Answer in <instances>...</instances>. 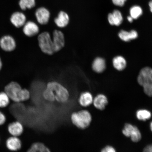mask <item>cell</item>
<instances>
[{
  "mask_svg": "<svg viewBox=\"0 0 152 152\" xmlns=\"http://www.w3.org/2000/svg\"><path fill=\"white\" fill-rule=\"evenodd\" d=\"M92 117L90 112L86 110H80L72 114L71 120L78 128L84 130L90 126Z\"/></svg>",
  "mask_w": 152,
  "mask_h": 152,
  "instance_id": "6da1fadb",
  "label": "cell"
},
{
  "mask_svg": "<svg viewBox=\"0 0 152 152\" xmlns=\"http://www.w3.org/2000/svg\"><path fill=\"white\" fill-rule=\"evenodd\" d=\"M46 87L52 91L56 100L59 103H65L69 99V94L67 89L58 82H49Z\"/></svg>",
  "mask_w": 152,
  "mask_h": 152,
  "instance_id": "7a4b0ae2",
  "label": "cell"
},
{
  "mask_svg": "<svg viewBox=\"0 0 152 152\" xmlns=\"http://www.w3.org/2000/svg\"><path fill=\"white\" fill-rule=\"evenodd\" d=\"M38 41L40 48L44 53L49 56L54 54L52 39L48 32H44L40 34Z\"/></svg>",
  "mask_w": 152,
  "mask_h": 152,
  "instance_id": "3957f363",
  "label": "cell"
},
{
  "mask_svg": "<svg viewBox=\"0 0 152 152\" xmlns=\"http://www.w3.org/2000/svg\"><path fill=\"white\" fill-rule=\"evenodd\" d=\"M22 89L21 86L18 83L12 81L6 86L4 91L10 99L15 102H20L19 96Z\"/></svg>",
  "mask_w": 152,
  "mask_h": 152,
  "instance_id": "277c9868",
  "label": "cell"
},
{
  "mask_svg": "<svg viewBox=\"0 0 152 152\" xmlns=\"http://www.w3.org/2000/svg\"><path fill=\"white\" fill-rule=\"evenodd\" d=\"M123 134L126 137H130L132 141L137 142L141 139V133L136 126L130 124H126L122 131Z\"/></svg>",
  "mask_w": 152,
  "mask_h": 152,
  "instance_id": "5b68a950",
  "label": "cell"
},
{
  "mask_svg": "<svg viewBox=\"0 0 152 152\" xmlns=\"http://www.w3.org/2000/svg\"><path fill=\"white\" fill-rule=\"evenodd\" d=\"M52 40L55 53L61 50L65 45V38L64 34L60 30H55L53 32Z\"/></svg>",
  "mask_w": 152,
  "mask_h": 152,
  "instance_id": "8992f818",
  "label": "cell"
},
{
  "mask_svg": "<svg viewBox=\"0 0 152 152\" xmlns=\"http://www.w3.org/2000/svg\"><path fill=\"white\" fill-rule=\"evenodd\" d=\"M0 47L5 52H12L16 48V41L12 36L5 35L0 39Z\"/></svg>",
  "mask_w": 152,
  "mask_h": 152,
  "instance_id": "52a82bcc",
  "label": "cell"
},
{
  "mask_svg": "<svg viewBox=\"0 0 152 152\" xmlns=\"http://www.w3.org/2000/svg\"><path fill=\"white\" fill-rule=\"evenodd\" d=\"M35 15L37 21L39 24L44 25L48 23L50 14L48 10L45 7L38 8L36 11Z\"/></svg>",
  "mask_w": 152,
  "mask_h": 152,
  "instance_id": "ba28073f",
  "label": "cell"
},
{
  "mask_svg": "<svg viewBox=\"0 0 152 152\" xmlns=\"http://www.w3.org/2000/svg\"><path fill=\"white\" fill-rule=\"evenodd\" d=\"M23 27V31L25 35L28 37H34L39 33V26L35 23L31 21L26 22Z\"/></svg>",
  "mask_w": 152,
  "mask_h": 152,
  "instance_id": "9c48e42d",
  "label": "cell"
},
{
  "mask_svg": "<svg viewBox=\"0 0 152 152\" xmlns=\"http://www.w3.org/2000/svg\"><path fill=\"white\" fill-rule=\"evenodd\" d=\"M26 15L20 12L13 13L10 19L11 23L17 28L23 26L26 22Z\"/></svg>",
  "mask_w": 152,
  "mask_h": 152,
  "instance_id": "30bf717a",
  "label": "cell"
},
{
  "mask_svg": "<svg viewBox=\"0 0 152 152\" xmlns=\"http://www.w3.org/2000/svg\"><path fill=\"white\" fill-rule=\"evenodd\" d=\"M107 19L110 25L116 26L121 25L123 20L122 14L118 10H115L113 12L110 13L108 15Z\"/></svg>",
  "mask_w": 152,
  "mask_h": 152,
  "instance_id": "8fae6325",
  "label": "cell"
},
{
  "mask_svg": "<svg viewBox=\"0 0 152 152\" xmlns=\"http://www.w3.org/2000/svg\"><path fill=\"white\" fill-rule=\"evenodd\" d=\"M8 131L11 135L18 137L23 133V126L20 121H14L10 124L8 125Z\"/></svg>",
  "mask_w": 152,
  "mask_h": 152,
  "instance_id": "7c38bea8",
  "label": "cell"
},
{
  "mask_svg": "<svg viewBox=\"0 0 152 152\" xmlns=\"http://www.w3.org/2000/svg\"><path fill=\"white\" fill-rule=\"evenodd\" d=\"M7 149L11 151H17L22 147V142L18 137L13 136L9 138L6 142Z\"/></svg>",
  "mask_w": 152,
  "mask_h": 152,
  "instance_id": "4fadbf2b",
  "label": "cell"
},
{
  "mask_svg": "<svg viewBox=\"0 0 152 152\" xmlns=\"http://www.w3.org/2000/svg\"><path fill=\"white\" fill-rule=\"evenodd\" d=\"M152 78V68L144 67L141 70L139 74L137 80L139 84L142 86Z\"/></svg>",
  "mask_w": 152,
  "mask_h": 152,
  "instance_id": "5bb4252c",
  "label": "cell"
},
{
  "mask_svg": "<svg viewBox=\"0 0 152 152\" xmlns=\"http://www.w3.org/2000/svg\"><path fill=\"white\" fill-rule=\"evenodd\" d=\"M69 15L64 11H61L59 13L58 16L54 20L55 23L58 27L64 28L69 23Z\"/></svg>",
  "mask_w": 152,
  "mask_h": 152,
  "instance_id": "9a60e30c",
  "label": "cell"
},
{
  "mask_svg": "<svg viewBox=\"0 0 152 152\" xmlns=\"http://www.w3.org/2000/svg\"><path fill=\"white\" fill-rule=\"evenodd\" d=\"M93 103L96 109L103 110L105 109L106 106L107 105L108 100L107 98L104 95L99 94L94 99Z\"/></svg>",
  "mask_w": 152,
  "mask_h": 152,
  "instance_id": "2e32d148",
  "label": "cell"
},
{
  "mask_svg": "<svg viewBox=\"0 0 152 152\" xmlns=\"http://www.w3.org/2000/svg\"><path fill=\"white\" fill-rule=\"evenodd\" d=\"M94 98L91 93L86 92L82 93L79 98V103L83 107H87L93 103Z\"/></svg>",
  "mask_w": 152,
  "mask_h": 152,
  "instance_id": "e0dca14e",
  "label": "cell"
},
{
  "mask_svg": "<svg viewBox=\"0 0 152 152\" xmlns=\"http://www.w3.org/2000/svg\"><path fill=\"white\" fill-rule=\"evenodd\" d=\"M118 37L122 41L129 42L136 39L138 37V34L135 30H132L130 31L121 30L118 33Z\"/></svg>",
  "mask_w": 152,
  "mask_h": 152,
  "instance_id": "ac0fdd59",
  "label": "cell"
},
{
  "mask_svg": "<svg viewBox=\"0 0 152 152\" xmlns=\"http://www.w3.org/2000/svg\"><path fill=\"white\" fill-rule=\"evenodd\" d=\"M106 67V62L103 58L98 57L95 58L93 62L92 69L97 73H102L105 70Z\"/></svg>",
  "mask_w": 152,
  "mask_h": 152,
  "instance_id": "d6986e66",
  "label": "cell"
},
{
  "mask_svg": "<svg viewBox=\"0 0 152 152\" xmlns=\"http://www.w3.org/2000/svg\"><path fill=\"white\" fill-rule=\"evenodd\" d=\"M114 67L118 71H123L126 68L127 62L125 59L121 56H118L114 58L113 61Z\"/></svg>",
  "mask_w": 152,
  "mask_h": 152,
  "instance_id": "ffe728a7",
  "label": "cell"
},
{
  "mask_svg": "<svg viewBox=\"0 0 152 152\" xmlns=\"http://www.w3.org/2000/svg\"><path fill=\"white\" fill-rule=\"evenodd\" d=\"M27 152H51L50 150L44 144L41 142L33 143Z\"/></svg>",
  "mask_w": 152,
  "mask_h": 152,
  "instance_id": "44dd1931",
  "label": "cell"
},
{
  "mask_svg": "<svg viewBox=\"0 0 152 152\" xmlns=\"http://www.w3.org/2000/svg\"><path fill=\"white\" fill-rule=\"evenodd\" d=\"M129 12L130 16L132 17L134 20H137L142 16L143 11L142 7L140 6L135 5L131 7Z\"/></svg>",
  "mask_w": 152,
  "mask_h": 152,
  "instance_id": "7402d4cb",
  "label": "cell"
},
{
  "mask_svg": "<svg viewBox=\"0 0 152 152\" xmlns=\"http://www.w3.org/2000/svg\"><path fill=\"white\" fill-rule=\"evenodd\" d=\"M137 118L140 121H146L149 119L151 117V113L147 110H140L136 114Z\"/></svg>",
  "mask_w": 152,
  "mask_h": 152,
  "instance_id": "603a6c76",
  "label": "cell"
},
{
  "mask_svg": "<svg viewBox=\"0 0 152 152\" xmlns=\"http://www.w3.org/2000/svg\"><path fill=\"white\" fill-rule=\"evenodd\" d=\"M21 9L25 10L27 9H31L35 7V0H20L19 3Z\"/></svg>",
  "mask_w": 152,
  "mask_h": 152,
  "instance_id": "cb8c5ba5",
  "label": "cell"
},
{
  "mask_svg": "<svg viewBox=\"0 0 152 152\" xmlns=\"http://www.w3.org/2000/svg\"><path fill=\"white\" fill-rule=\"evenodd\" d=\"M10 99L5 91L0 92V107H7L9 104Z\"/></svg>",
  "mask_w": 152,
  "mask_h": 152,
  "instance_id": "d4e9b609",
  "label": "cell"
},
{
  "mask_svg": "<svg viewBox=\"0 0 152 152\" xmlns=\"http://www.w3.org/2000/svg\"><path fill=\"white\" fill-rule=\"evenodd\" d=\"M144 93L149 96H152V78L142 86Z\"/></svg>",
  "mask_w": 152,
  "mask_h": 152,
  "instance_id": "484cf974",
  "label": "cell"
},
{
  "mask_svg": "<svg viewBox=\"0 0 152 152\" xmlns=\"http://www.w3.org/2000/svg\"><path fill=\"white\" fill-rule=\"evenodd\" d=\"M42 95L43 98L48 101L54 102L56 100L52 91L47 87L44 91Z\"/></svg>",
  "mask_w": 152,
  "mask_h": 152,
  "instance_id": "4316f807",
  "label": "cell"
},
{
  "mask_svg": "<svg viewBox=\"0 0 152 152\" xmlns=\"http://www.w3.org/2000/svg\"><path fill=\"white\" fill-rule=\"evenodd\" d=\"M30 97V93L29 91L26 88H22L19 96L20 102L26 101L29 99Z\"/></svg>",
  "mask_w": 152,
  "mask_h": 152,
  "instance_id": "83f0119b",
  "label": "cell"
},
{
  "mask_svg": "<svg viewBox=\"0 0 152 152\" xmlns=\"http://www.w3.org/2000/svg\"><path fill=\"white\" fill-rule=\"evenodd\" d=\"M114 5L118 7H122L124 5L127 0H111Z\"/></svg>",
  "mask_w": 152,
  "mask_h": 152,
  "instance_id": "f1b7e54d",
  "label": "cell"
},
{
  "mask_svg": "<svg viewBox=\"0 0 152 152\" xmlns=\"http://www.w3.org/2000/svg\"><path fill=\"white\" fill-rule=\"evenodd\" d=\"M101 152H116L114 148L110 146H106L102 150Z\"/></svg>",
  "mask_w": 152,
  "mask_h": 152,
  "instance_id": "f546056e",
  "label": "cell"
},
{
  "mask_svg": "<svg viewBox=\"0 0 152 152\" xmlns=\"http://www.w3.org/2000/svg\"><path fill=\"white\" fill-rule=\"evenodd\" d=\"M6 121V118L5 116L0 111V126L4 124Z\"/></svg>",
  "mask_w": 152,
  "mask_h": 152,
  "instance_id": "4dcf8cb0",
  "label": "cell"
},
{
  "mask_svg": "<svg viewBox=\"0 0 152 152\" xmlns=\"http://www.w3.org/2000/svg\"><path fill=\"white\" fill-rule=\"evenodd\" d=\"M143 152H152V144L146 146L144 148Z\"/></svg>",
  "mask_w": 152,
  "mask_h": 152,
  "instance_id": "1f68e13d",
  "label": "cell"
},
{
  "mask_svg": "<svg viewBox=\"0 0 152 152\" xmlns=\"http://www.w3.org/2000/svg\"><path fill=\"white\" fill-rule=\"evenodd\" d=\"M127 20L130 23H132L133 21V20H134V19L130 16H128L127 17Z\"/></svg>",
  "mask_w": 152,
  "mask_h": 152,
  "instance_id": "d6a6232c",
  "label": "cell"
},
{
  "mask_svg": "<svg viewBox=\"0 0 152 152\" xmlns=\"http://www.w3.org/2000/svg\"><path fill=\"white\" fill-rule=\"evenodd\" d=\"M149 6L150 11L152 13V0L150 1L149 3Z\"/></svg>",
  "mask_w": 152,
  "mask_h": 152,
  "instance_id": "836d02e7",
  "label": "cell"
},
{
  "mask_svg": "<svg viewBox=\"0 0 152 152\" xmlns=\"http://www.w3.org/2000/svg\"><path fill=\"white\" fill-rule=\"evenodd\" d=\"M3 63L1 60V57H0V71H1L2 68Z\"/></svg>",
  "mask_w": 152,
  "mask_h": 152,
  "instance_id": "e575fe53",
  "label": "cell"
},
{
  "mask_svg": "<svg viewBox=\"0 0 152 152\" xmlns=\"http://www.w3.org/2000/svg\"><path fill=\"white\" fill-rule=\"evenodd\" d=\"M150 128H151V130L152 132V121L151 122V124H150Z\"/></svg>",
  "mask_w": 152,
  "mask_h": 152,
  "instance_id": "d590c367",
  "label": "cell"
}]
</instances>
